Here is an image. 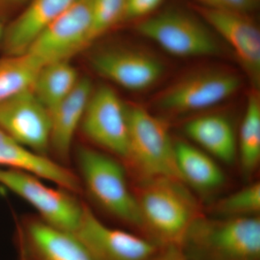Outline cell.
Masks as SVG:
<instances>
[{
  "label": "cell",
  "instance_id": "obj_16",
  "mask_svg": "<svg viewBox=\"0 0 260 260\" xmlns=\"http://www.w3.org/2000/svg\"><path fill=\"white\" fill-rule=\"evenodd\" d=\"M17 169L47 179L69 191L80 190L79 181L68 169L47 156L24 148L0 127V167Z\"/></svg>",
  "mask_w": 260,
  "mask_h": 260
},
{
  "label": "cell",
  "instance_id": "obj_9",
  "mask_svg": "<svg viewBox=\"0 0 260 260\" xmlns=\"http://www.w3.org/2000/svg\"><path fill=\"white\" fill-rule=\"evenodd\" d=\"M80 126L85 136L95 144L127 158L126 107L112 88L102 86L93 90Z\"/></svg>",
  "mask_w": 260,
  "mask_h": 260
},
{
  "label": "cell",
  "instance_id": "obj_18",
  "mask_svg": "<svg viewBox=\"0 0 260 260\" xmlns=\"http://www.w3.org/2000/svg\"><path fill=\"white\" fill-rule=\"evenodd\" d=\"M184 130L193 141L215 158L226 164L235 160L237 139L232 124L225 116H200L189 121Z\"/></svg>",
  "mask_w": 260,
  "mask_h": 260
},
{
  "label": "cell",
  "instance_id": "obj_24",
  "mask_svg": "<svg viewBox=\"0 0 260 260\" xmlns=\"http://www.w3.org/2000/svg\"><path fill=\"white\" fill-rule=\"evenodd\" d=\"M126 0H91L88 44L124 20Z\"/></svg>",
  "mask_w": 260,
  "mask_h": 260
},
{
  "label": "cell",
  "instance_id": "obj_1",
  "mask_svg": "<svg viewBox=\"0 0 260 260\" xmlns=\"http://www.w3.org/2000/svg\"><path fill=\"white\" fill-rule=\"evenodd\" d=\"M179 248L187 260H260L259 218H197Z\"/></svg>",
  "mask_w": 260,
  "mask_h": 260
},
{
  "label": "cell",
  "instance_id": "obj_25",
  "mask_svg": "<svg viewBox=\"0 0 260 260\" xmlns=\"http://www.w3.org/2000/svg\"><path fill=\"white\" fill-rule=\"evenodd\" d=\"M200 5L213 9L249 14L255 10L258 0H197Z\"/></svg>",
  "mask_w": 260,
  "mask_h": 260
},
{
  "label": "cell",
  "instance_id": "obj_8",
  "mask_svg": "<svg viewBox=\"0 0 260 260\" xmlns=\"http://www.w3.org/2000/svg\"><path fill=\"white\" fill-rule=\"evenodd\" d=\"M90 19L91 0H76L36 39L25 53L42 66L68 60L88 45Z\"/></svg>",
  "mask_w": 260,
  "mask_h": 260
},
{
  "label": "cell",
  "instance_id": "obj_28",
  "mask_svg": "<svg viewBox=\"0 0 260 260\" xmlns=\"http://www.w3.org/2000/svg\"><path fill=\"white\" fill-rule=\"evenodd\" d=\"M5 29L3 28V25L0 23V45L3 42V37H4Z\"/></svg>",
  "mask_w": 260,
  "mask_h": 260
},
{
  "label": "cell",
  "instance_id": "obj_6",
  "mask_svg": "<svg viewBox=\"0 0 260 260\" xmlns=\"http://www.w3.org/2000/svg\"><path fill=\"white\" fill-rule=\"evenodd\" d=\"M0 184L31 205L51 226L73 234L79 223L83 205L65 189L49 187L30 173L0 168Z\"/></svg>",
  "mask_w": 260,
  "mask_h": 260
},
{
  "label": "cell",
  "instance_id": "obj_4",
  "mask_svg": "<svg viewBox=\"0 0 260 260\" xmlns=\"http://www.w3.org/2000/svg\"><path fill=\"white\" fill-rule=\"evenodd\" d=\"M127 159L150 178L181 181L173 144L165 124L139 106L126 107Z\"/></svg>",
  "mask_w": 260,
  "mask_h": 260
},
{
  "label": "cell",
  "instance_id": "obj_3",
  "mask_svg": "<svg viewBox=\"0 0 260 260\" xmlns=\"http://www.w3.org/2000/svg\"><path fill=\"white\" fill-rule=\"evenodd\" d=\"M78 162L93 199L116 218L144 229L139 203L130 191L120 164L105 154L84 147L78 150Z\"/></svg>",
  "mask_w": 260,
  "mask_h": 260
},
{
  "label": "cell",
  "instance_id": "obj_23",
  "mask_svg": "<svg viewBox=\"0 0 260 260\" xmlns=\"http://www.w3.org/2000/svg\"><path fill=\"white\" fill-rule=\"evenodd\" d=\"M215 210L222 218L256 216L260 211L259 183H254L223 198Z\"/></svg>",
  "mask_w": 260,
  "mask_h": 260
},
{
  "label": "cell",
  "instance_id": "obj_27",
  "mask_svg": "<svg viewBox=\"0 0 260 260\" xmlns=\"http://www.w3.org/2000/svg\"><path fill=\"white\" fill-rule=\"evenodd\" d=\"M153 260H187L177 248H169L162 250Z\"/></svg>",
  "mask_w": 260,
  "mask_h": 260
},
{
  "label": "cell",
  "instance_id": "obj_19",
  "mask_svg": "<svg viewBox=\"0 0 260 260\" xmlns=\"http://www.w3.org/2000/svg\"><path fill=\"white\" fill-rule=\"evenodd\" d=\"M174 153L181 181L201 191L214 190L223 185V173L208 154L185 142L174 144Z\"/></svg>",
  "mask_w": 260,
  "mask_h": 260
},
{
  "label": "cell",
  "instance_id": "obj_13",
  "mask_svg": "<svg viewBox=\"0 0 260 260\" xmlns=\"http://www.w3.org/2000/svg\"><path fill=\"white\" fill-rule=\"evenodd\" d=\"M92 65L99 74L133 91L150 88L164 73L158 59L136 51H104L93 56Z\"/></svg>",
  "mask_w": 260,
  "mask_h": 260
},
{
  "label": "cell",
  "instance_id": "obj_17",
  "mask_svg": "<svg viewBox=\"0 0 260 260\" xmlns=\"http://www.w3.org/2000/svg\"><path fill=\"white\" fill-rule=\"evenodd\" d=\"M88 78H80L74 90L49 112L51 116L50 146L65 158L69 155L74 135L80 124L93 93Z\"/></svg>",
  "mask_w": 260,
  "mask_h": 260
},
{
  "label": "cell",
  "instance_id": "obj_21",
  "mask_svg": "<svg viewBox=\"0 0 260 260\" xmlns=\"http://www.w3.org/2000/svg\"><path fill=\"white\" fill-rule=\"evenodd\" d=\"M27 53L7 56L0 61V104L32 89L42 68Z\"/></svg>",
  "mask_w": 260,
  "mask_h": 260
},
{
  "label": "cell",
  "instance_id": "obj_14",
  "mask_svg": "<svg viewBox=\"0 0 260 260\" xmlns=\"http://www.w3.org/2000/svg\"><path fill=\"white\" fill-rule=\"evenodd\" d=\"M20 260H91L73 234L42 220L25 223L18 234Z\"/></svg>",
  "mask_w": 260,
  "mask_h": 260
},
{
  "label": "cell",
  "instance_id": "obj_20",
  "mask_svg": "<svg viewBox=\"0 0 260 260\" xmlns=\"http://www.w3.org/2000/svg\"><path fill=\"white\" fill-rule=\"evenodd\" d=\"M79 80L76 70L68 60L54 61L42 67L32 91L50 112L71 93Z\"/></svg>",
  "mask_w": 260,
  "mask_h": 260
},
{
  "label": "cell",
  "instance_id": "obj_10",
  "mask_svg": "<svg viewBox=\"0 0 260 260\" xmlns=\"http://www.w3.org/2000/svg\"><path fill=\"white\" fill-rule=\"evenodd\" d=\"M240 87V78L234 73L221 70L203 72L167 89L159 98L158 105L169 112H195L223 102Z\"/></svg>",
  "mask_w": 260,
  "mask_h": 260
},
{
  "label": "cell",
  "instance_id": "obj_11",
  "mask_svg": "<svg viewBox=\"0 0 260 260\" xmlns=\"http://www.w3.org/2000/svg\"><path fill=\"white\" fill-rule=\"evenodd\" d=\"M0 127L24 148L46 156L51 143V116L32 89L0 104Z\"/></svg>",
  "mask_w": 260,
  "mask_h": 260
},
{
  "label": "cell",
  "instance_id": "obj_26",
  "mask_svg": "<svg viewBox=\"0 0 260 260\" xmlns=\"http://www.w3.org/2000/svg\"><path fill=\"white\" fill-rule=\"evenodd\" d=\"M165 0H126L124 20L148 18Z\"/></svg>",
  "mask_w": 260,
  "mask_h": 260
},
{
  "label": "cell",
  "instance_id": "obj_22",
  "mask_svg": "<svg viewBox=\"0 0 260 260\" xmlns=\"http://www.w3.org/2000/svg\"><path fill=\"white\" fill-rule=\"evenodd\" d=\"M239 151L244 172H252L260 159V101L251 93L241 125Z\"/></svg>",
  "mask_w": 260,
  "mask_h": 260
},
{
  "label": "cell",
  "instance_id": "obj_29",
  "mask_svg": "<svg viewBox=\"0 0 260 260\" xmlns=\"http://www.w3.org/2000/svg\"><path fill=\"white\" fill-rule=\"evenodd\" d=\"M13 1H23V0H13Z\"/></svg>",
  "mask_w": 260,
  "mask_h": 260
},
{
  "label": "cell",
  "instance_id": "obj_15",
  "mask_svg": "<svg viewBox=\"0 0 260 260\" xmlns=\"http://www.w3.org/2000/svg\"><path fill=\"white\" fill-rule=\"evenodd\" d=\"M76 0H30V4L5 29L2 45L7 56L26 52L32 43Z\"/></svg>",
  "mask_w": 260,
  "mask_h": 260
},
{
  "label": "cell",
  "instance_id": "obj_5",
  "mask_svg": "<svg viewBox=\"0 0 260 260\" xmlns=\"http://www.w3.org/2000/svg\"><path fill=\"white\" fill-rule=\"evenodd\" d=\"M137 30L164 50L181 57L216 55L220 47L198 19L178 10H167L140 21Z\"/></svg>",
  "mask_w": 260,
  "mask_h": 260
},
{
  "label": "cell",
  "instance_id": "obj_7",
  "mask_svg": "<svg viewBox=\"0 0 260 260\" xmlns=\"http://www.w3.org/2000/svg\"><path fill=\"white\" fill-rule=\"evenodd\" d=\"M73 234L91 260H152L160 249L145 237L107 226L85 205Z\"/></svg>",
  "mask_w": 260,
  "mask_h": 260
},
{
  "label": "cell",
  "instance_id": "obj_12",
  "mask_svg": "<svg viewBox=\"0 0 260 260\" xmlns=\"http://www.w3.org/2000/svg\"><path fill=\"white\" fill-rule=\"evenodd\" d=\"M201 18L232 47L256 83L260 77V32L247 14L198 5Z\"/></svg>",
  "mask_w": 260,
  "mask_h": 260
},
{
  "label": "cell",
  "instance_id": "obj_2",
  "mask_svg": "<svg viewBox=\"0 0 260 260\" xmlns=\"http://www.w3.org/2000/svg\"><path fill=\"white\" fill-rule=\"evenodd\" d=\"M179 181L152 178L138 199L147 239L158 247L180 245L196 220V204Z\"/></svg>",
  "mask_w": 260,
  "mask_h": 260
}]
</instances>
